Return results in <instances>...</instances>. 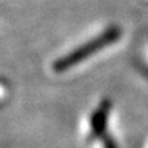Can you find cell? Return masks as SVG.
<instances>
[{"mask_svg":"<svg viewBox=\"0 0 148 148\" xmlns=\"http://www.w3.org/2000/svg\"><path fill=\"white\" fill-rule=\"evenodd\" d=\"M122 36V29L116 25H111L107 29H104L100 34L90 38L89 41L81 44L79 47L74 48L73 51L66 53L63 56L58 58L52 63V70L55 73H64L67 70L73 69L74 66H78L82 63L85 59L93 56L95 53L100 52L108 45L115 44Z\"/></svg>","mask_w":148,"mask_h":148,"instance_id":"cell-1","label":"cell"},{"mask_svg":"<svg viewBox=\"0 0 148 148\" xmlns=\"http://www.w3.org/2000/svg\"><path fill=\"white\" fill-rule=\"evenodd\" d=\"M112 108V103L110 99H103L99 103V106L92 112L89 119V134H88V141L93 140H100L104 134H107V125H108V118Z\"/></svg>","mask_w":148,"mask_h":148,"instance_id":"cell-2","label":"cell"},{"mask_svg":"<svg viewBox=\"0 0 148 148\" xmlns=\"http://www.w3.org/2000/svg\"><path fill=\"white\" fill-rule=\"evenodd\" d=\"M100 140H101V144H103V148H118L115 140L111 137V134H108V133L104 134Z\"/></svg>","mask_w":148,"mask_h":148,"instance_id":"cell-3","label":"cell"}]
</instances>
